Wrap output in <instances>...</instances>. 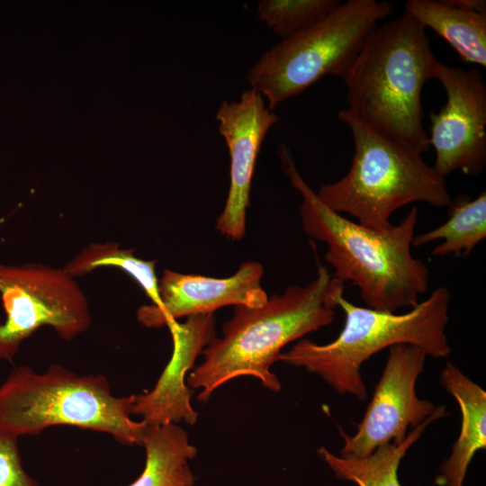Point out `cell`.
Masks as SVG:
<instances>
[{
    "label": "cell",
    "instance_id": "obj_1",
    "mask_svg": "<svg viewBox=\"0 0 486 486\" xmlns=\"http://www.w3.org/2000/svg\"><path fill=\"white\" fill-rule=\"evenodd\" d=\"M282 169L302 195L303 231L323 242L335 277L356 285L368 308L395 312L415 307L428 291L429 270L412 252L418 211L413 207L397 225L374 230L350 220L323 203L299 173L285 145L278 148Z\"/></svg>",
    "mask_w": 486,
    "mask_h": 486
},
{
    "label": "cell",
    "instance_id": "obj_2",
    "mask_svg": "<svg viewBox=\"0 0 486 486\" xmlns=\"http://www.w3.org/2000/svg\"><path fill=\"white\" fill-rule=\"evenodd\" d=\"M345 283L318 263L317 275L304 286L290 285L259 307L236 306L222 328V337L202 350V362L189 374L187 384L201 389L206 401L220 386L239 376H253L264 387L279 392L281 383L270 370L287 344L334 321Z\"/></svg>",
    "mask_w": 486,
    "mask_h": 486
},
{
    "label": "cell",
    "instance_id": "obj_3",
    "mask_svg": "<svg viewBox=\"0 0 486 486\" xmlns=\"http://www.w3.org/2000/svg\"><path fill=\"white\" fill-rule=\"evenodd\" d=\"M438 60L408 13L380 23L344 79L347 109L376 132L422 154L429 148L421 93Z\"/></svg>",
    "mask_w": 486,
    "mask_h": 486
},
{
    "label": "cell",
    "instance_id": "obj_4",
    "mask_svg": "<svg viewBox=\"0 0 486 486\" xmlns=\"http://www.w3.org/2000/svg\"><path fill=\"white\" fill-rule=\"evenodd\" d=\"M450 297L446 287H438L409 311L395 313L357 306L343 294L338 300L345 314L339 335L323 345L302 339L281 353L279 361L318 374L339 394L364 400L367 392L361 367L382 349L406 344L435 358L450 355L446 334Z\"/></svg>",
    "mask_w": 486,
    "mask_h": 486
},
{
    "label": "cell",
    "instance_id": "obj_5",
    "mask_svg": "<svg viewBox=\"0 0 486 486\" xmlns=\"http://www.w3.org/2000/svg\"><path fill=\"white\" fill-rule=\"evenodd\" d=\"M338 117L351 131L355 152L347 173L317 192L328 207L364 226L383 230L392 225V213L406 204L450 205L445 177L425 162L421 152L376 132L347 108Z\"/></svg>",
    "mask_w": 486,
    "mask_h": 486
},
{
    "label": "cell",
    "instance_id": "obj_6",
    "mask_svg": "<svg viewBox=\"0 0 486 486\" xmlns=\"http://www.w3.org/2000/svg\"><path fill=\"white\" fill-rule=\"evenodd\" d=\"M135 395L118 397L104 374L79 375L60 364L37 373L14 368L0 386V428L17 436L67 425L141 446L148 425L130 416Z\"/></svg>",
    "mask_w": 486,
    "mask_h": 486
},
{
    "label": "cell",
    "instance_id": "obj_7",
    "mask_svg": "<svg viewBox=\"0 0 486 486\" xmlns=\"http://www.w3.org/2000/svg\"><path fill=\"white\" fill-rule=\"evenodd\" d=\"M388 1L347 0L266 50L248 70L251 88L274 111L326 76L346 77L366 39L393 14Z\"/></svg>",
    "mask_w": 486,
    "mask_h": 486
},
{
    "label": "cell",
    "instance_id": "obj_8",
    "mask_svg": "<svg viewBox=\"0 0 486 486\" xmlns=\"http://www.w3.org/2000/svg\"><path fill=\"white\" fill-rule=\"evenodd\" d=\"M0 295L6 315L0 324V360L12 361L22 342L41 326L71 340L91 324L87 300L64 269L0 264Z\"/></svg>",
    "mask_w": 486,
    "mask_h": 486
},
{
    "label": "cell",
    "instance_id": "obj_9",
    "mask_svg": "<svg viewBox=\"0 0 486 486\" xmlns=\"http://www.w3.org/2000/svg\"><path fill=\"white\" fill-rule=\"evenodd\" d=\"M427 354L406 345L390 347L382 374L362 420L353 436L342 433L344 445L339 455L364 458L388 443L401 444L408 429L422 424L436 410L421 400L416 383L422 373Z\"/></svg>",
    "mask_w": 486,
    "mask_h": 486
},
{
    "label": "cell",
    "instance_id": "obj_10",
    "mask_svg": "<svg viewBox=\"0 0 486 486\" xmlns=\"http://www.w3.org/2000/svg\"><path fill=\"white\" fill-rule=\"evenodd\" d=\"M434 78L443 86L446 101L429 116V147L434 167L444 177L454 171L477 176L486 166V86L478 69L437 62Z\"/></svg>",
    "mask_w": 486,
    "mask_h": 486
},
{
    "label": "cell",
    "instance_id": "obj_11",
    "mask_svg": "<svg viewBox=\"0 0 486 486\" xmlns=\"http://www.w3.org/2000/svg\"><path fill=\"white\" fill-rule=\"evenodd\" d=\"M215 118L230 155V187L215 229L232 240L246 234L247 210L250 205L252 177L261 145L278 122L264 97L250 88L238 101H223Z\"/></svg>",
    "mask_w": 486,
    "mask_h": 486
},
{
    "label": "cell",
    "instance_id": "obj_12",
    "mask_svg": "<svg viewBox=\"0 0 486 486\" xmlns=\"http://www.w3.org/2000/svg\"><path fill=\"white\" fill-rule=\"evenodd\" d=\"M263 274V266L256 261L242 263L235 274L224 278L165 269L158 281L159 303L140 307L138 320L146 327L158 328L230 305L262 306L268 299L261 285Z\"/></svg>",
    "mask_w": 486,
    "mask_h": 486
},
{
    "label": "cell",
    "instance_id": "obj_13",
    "mask_svg": "<svg viewBox=\"0 0 486 486\" xmlns=\"http://www.w3.org/2000/svg\"><path fill=\"white\" fill-rule=\"evenodd\" d=\"M173 338V354L154 388L135 395L132 414L148 426L177 423L194 425L198 414L191 405L194 391L185 384L186 373L196 357L215 338L213 313L187 317L184 323L167 325Z\"/></svg>",
    "mask_w": 486,
    "mask_h": 486
},
{
    "label": "cell",
    "instance_id": "obj_14",
    "mask_svg": "<svg viewBox=\"0 0 486 486\" xmlns=\"http://www.w3.org/2000/svg\"><path fill=\"white\" fill-rule=\"evenodd\" d=\"M440 382L459 406L461 428L450 455L439 467L436 484L464 486L474 454L486 448V392L451 362L441 371Z\"/></svg>",
    "mask_w": 486,
    "mask_h": 486
},
{
    "label": "cell",
    "instance_id": "obj_15",
    "mask_svg": "<svg viewBox=\"0 0 486 486\" xmlns=\"http://www.w3.org/2000/svg\"><path fill=\"white\" fill-rule=\"evenodd\" d=\"M405 12L446 40L464 62L486 67V14L446 0H409Z\"/></svg>",
    "mask_w": 486,
    "mask_h": 486
},
{
    "label": "cell",
    "instance_id": "obj_16",
    "mask_svg": "<svg viewBox=\"0 0 486 486\" xmlns=\"http://www.w3.org/2000/svg\"><path fill=\"white\" fill-rule=\"evenodd\" d=\"M141 446L146 451L144 469L127 486L194 485L190 461L196 455V447L177 424L148 426Z\"/></svg>",
    "mask_w": 486,
    "mask_h": 486
},
{
    "label": "cell",
    "instance_id": "obj_17",
    "mask_svg": "<svg viewBox=\"0 0 486 486\" xmlns=\"http://www.w3.org/2000/svg\"><path fill=\"white\" fill-rule=\"evenodd\" d=\"M446 414V407H437L422 424L408 433L401 444L388 443L364 458L337 455L324 446L318 450V454L339 480L350 482L356 486H401L398 471L402 458L428 426Z\"/></svg>",
    "mask_w": 486,
    "mask_h": 486
},
{
    "label": "cell",
    "instance_id": "obj_18",
    "mask_svg": "<svg viewBox=\"0 0 486 486\" xmlns=\"http://www.w3.org/2000/svg\"><path fill=\"white\" fill-rule=\"evenodd\" d=\"M485 237L486 192L482 191L474 198L464 194L452 200L448 206V219L433 230L415 235L412 247L442 239L432 249L433 256L454 255L467 257Z\"/></svg>",
    "mask_w": 486,
    "mask_h": 486
},
{
    "label": "cell",
    "instance_id": "obj_19",
    "mask_svg": "<svg viewBox=\"0 0 486 486\" xmlns=\"http://www.w3.org/2000/svg\"><path fill=\"white\" fill-rule=\"evenodd\" d=\"M132 248H121L117 243H91L68 262L64 271L70 276L86 274L100 266H114L129 274L151 300L159 303L156 260L137 257Z\"/></svg>",
    "mask_w": 486,
    "mask_h": 486
},
{
    "label": "cell",
    "instance_id": "obj_20",
    "mask_svg": "<svg viewBox=\"0 0 486 486\" xmlns=\"http://www.w3.org/2000/svg\"><path fill=\"white\" fill-rule=\"evenodd\" d=\"M340 4L339 0H261L256 13L284 40L311 26Z\"/></svg>",
    "mask_w": 486,
    "mask_h": 486
},
{
    "label": "cell",
    "instance_id": "obj_21",
    "mask_svg": "<svg viewBox=\"0 0 486 486\" xmlns=\"http://www.w3.org/2000/svg\"><path fill=\"white\" fill-rule=\"evenodd\" d=\"M18 437L0 428V486H40L23 469Z\"/></svg>",
    "mask_w": 486,
    "mask_h": 486
},
{
    "label": "cell",
    "instance_id": "obj_22",
    "mask_svg": "<svg viewBox=\"0 0 486 486\" xmlns=\"http://www.w3.org/2000/svg\"><path fill=\"white\" fill-rule=\"evenodd\" d=\"M450 4L473 11L482 14H486V2L485 0H446Z\"/></svg>",
    "mask_w": 486,
    "mask_h": 486
}]
</instances>
